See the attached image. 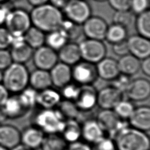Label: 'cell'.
I'll use <instances>...</instances> for the list:
<instances>
[{
    "label": "cell",
    "mask_w": 150,
    "mask_h": 150,
    "mask_svg": "<svg viewBox=\"0 0 150 150\" xmlns=\"http://www.w3.org/2000/svg\"><path fill=\"white\" fill-rule=\"evenodd\" d=\"M96 120L104 133H108L112 139L119 131L127 126L125 120L120 118L113 110H102L98 112Z\"/></svg>",
    "instance_id": "8"
},
{
    "label": "cell",
    "mask_w": 150,
    "mask_h": 150,
    "mask_svg": "<svg viewBox=\"0 0 150 150\" xmlns=\"http://www.w3.org/2000/svg\"><path fill=\"white\" fill-rule=\"evenodd\" d=\"M45 134L38 128L31 125L21 131V144L31 149L40 148Z\"/></svg>",
    "instance_id": "22"
},
{
    "label": "cell",
    "mask_w": 150,
    "mask_h": 150,
    "mask_svg": "<svg viewBox=\"0 0 150 150\" xmlns=\"http://www.w3.org/2000/svg\"><path fill=\"white\" fill-rule=\"evenodd\" d=\"M127 41L129 54L140 60L149 57V39L137 34L131 35L127 38Z\"/></svg>",
    "instance_id": "16"
},
{
    "label": "cell",
    "mask_w": 150,
    "mask_h": 150,
    "mask_svg": "<svg viewBox=\"0 0 150 150\" xmlns=\"http://www.w3.org/2000/svg\"><path fill=\"white\" fill-rule=\"evenodd\" d=\"M131 80V79L129 76L120 73L115 79L112 80V83L111 85L121 91L124 93Z\"/></svg>",
    "instance_id": "43"
},
{
    "label": "cell",
    "mask_w": 150,
    "mask_h": 150,
    "mask_svg": "<svg viewBox=\"0 0 150 150\" xmlns=\"http://www.w3.org/2000/svg\"><path fill=\"white\" fill-rule=\"evenodd\" d=\"M64 35L67 40L73 42L77 39L83 33L81 25L71 22L68 19H63L59 29Z\"/></svg>",
    "instance_id": "32"
},
{
    "label": "cell",
    "mask_w": 150,
    "mask_h": 150,
    "mask_svg": "<svg viewBox=\"0 0 150 150\" xmlns=\"http://www.w3.org/2000/svg\"><path fill=\"white\" fill-rule=\"evenodd\" d=\"M52 5L56 6V8L61 9H63L69 0H49Z\"/></svg>",
    "instance_id": "51"
},
{
    "label": "cell",
    "mask_w": 150,
    "mask_h": 150,
    "mask_svg": "<svg viewBox=\"0 0 150 150\" xmlns=\"http://www.w3.org/2000/svg\"><path fill=\"white\" fill-rule=\"evenodd\" d=\"M135 107L132 101L122 99L117 104L112 110L120 118L128 120Z\"/></svg>",
    "instance_id": "37"
},
{
    "label": "cell",
    "mask_w": 150,
    "mask_h": 150,
    "mask_svg": "<svg viewBox=\"0 0 150 150\" xmlns=\"http://www.w3.org/2000/svg\"><path fill=\"white\" fill-rule=\"evenodd\" d=\"M4 26L13 37L23 36L32 26L30 14L21 8L11 9L6 16Z\"/></svg>",
    "instance_id": "5"
},
{
    "label": "cell",
    "mask_w": 150,
    "mask_h": 150,
    "mask_svg": "<svg viewBox=\"0 0 150 150\" xmlns=\"http://www.w3.org/2000/svg\"><path fill=\"white\" fill-rule=\"evenodd\" d=\"M134 25L138 34L149 39L150 38V11L146 10L135 17Z\"/></svg>",
    "instance_id": "34"
},
{
    "label": "cell",
    "mask_w": 150,
    "mask_h": 150,
    "mask_svg": "<svg viewBox=\"0 0 150 150\" xmlns=\"http://www.w3.org/2000/svg\"><path fill=\"white\" fill-rule=\"evenodd\" d=\"M63 9L67 19L81 25L91 15L90 5L84 0H69Z\"/></svg>",
    "instance_id": "7"
},
{
    "label": "cell",
    "mask_w": 150,
    "mask_h": 150,
    "mask_svg": "<svg viewBox=\"0 0 150 150\" xmlns=\"http://www.w3.org/2000/svg\"><path fill=\"white\" fill-rule=\"evenodd\" d=\"M81 58L84 61L96 64L106 56L107 47L103 40L87 38L79 44Z\"/></svg>",
    "instance_id": "6"
},
{
    "label": "cell",
    "mask_w": 150,
    "mask_h": 150,
    "mask_svg": "<svg viewBox=\"0 0 150 150\" xmlns=\"http://www.w3.org/2000/svg\"><path fill=\"white\" fill-rule=\"evenodd\" d=\"M71 73L72 80L79 86L92 85L98 78L96 64L84 60L73 66Z\"/></svg>",
    "instance_id": "9"
},
{
    "label": "cell",
    "mask_w": 150,
    "mask_h": 150,
    "mask_svg": "<svg viewBox=\"0 0 150 150\" xmlns=\"http://www.w3.org/2000/svg\"><path fill=\"white\" fill-rule=\"evenodd\" d=\"M98 77L104 80L112 81L120 74L117 60L111 57H105L96 64Z\"/></svg>",
    "instance_id": "21"
},
{
    "label": "cell",
    "mask_w": 150,
    "mask_h": 150,
    "mask_svg": "<svg viewBox=\"0 0 150 150\" xmlns=\"http://www.w3.org/2000/svg\"><path fill=\"white\" fill-rule=\"evenodd\" d=\"M104 137V132L96 119L86 120L81 125V137L87 143L94 144Z\"/></svg>",
    "instance_id": "23"
},
{
    "label": "cell",
    "mask_w": 150,
    "mask_h": 150,
    "mask_svg": "<svg viewBox=\"0 0 150 150\" xmlns=\"http://www.w3.org/2000/svg\"><path fill=\"white\" fill-rule=\"evenodd\" d=\"M131 127L146 132L150 128V108L143 105L135 107L132 114L128 118Z\"/></svg>",
    "instance_id": "17"
},
{
    "label": "cell",
    "mask_w": 150,
    "mask_h": 150,
    "mask_svg": "<svg viewBox=\"0 0 150 150\" xmlns=\"http://www.w3.org/2000/svg\"><path fill=\"white\" fill-rule=\"evenodd\" d=\"M7 117L3 111L2 107H0V125L4 124L5 121L7 120Z\"/></svg>",
    "instance_id": "53"
},
{
    "label": "cell",
    "mask_w": 150,
    "mask_h": 150,
    "mask_svg": "<svg viewBox=\"0 0 150 150\" xmlns=\"http://www.w3.org/2000/svg\"><path fill=\"white\" fill-rule=\"evenodd\" d=\"M65 121L56 108H41L33 115L32 125L38 128L45 134H60Z\"/></svg>",
    "instance_id": "4"
},
{
    "label": "cell",
    "mask_w": 150,
    "mask_h": 150,
    "mask_svg": "<svg viewBox=\"0 0 150 150\" xmlns=\"http://www.w3.org/2000/svg\"><path fill=\"white\" fill-rule=\"evenodd\" d=\"M124 93L131 101H144L149 97L150 82L149 80L143 77L132 79Z\"/></svg>",
    "instance_id": "11"
},
{
    "label": "cell",
    "mask_w": 150,
    "mask_h": 150,
    "mask_svg": "<svg viewBox=\"0 0 150 150\" xmlns=\"http://www.w3.org/2000/svg\"><path fill=\"white\" fill-rule=\"evenodd\" d=\"M68 144L60 134H45L40 148L41 150H66Z\"/></svg>",
    "instance_id": "30"
},
{
    "label": "cell",
    "mask_w": 150,
    "mask_h": 150,
    "mask_svg": "<svg viewBox=\"0 0 150 150\" xmlns=\"http://www.w3.org/2000/svg\"><path fill=\"white\" fill-rule=\"evenodd\" d=\"M66 150H91V148L87 143L77 141L69 144Z\"/></svg>",
    "instance_id": "47"
},
{
    "label": "cell",
    "mask_w": 150,
    "mask_h": 150,
    "mask_svg": "<svg viewBox=\"0 0 150 150\" xmlns=\"http://www.w3.org/2000/svg\"><path fill=\"white\" fill-rule=\"evenodd\" d=\"M110 6L115 11H125L130 9L131 0H107Z\"/></svg>",
    "instance_id": "45"
},
{
    "label": "cell",
    "mask_w": 150,
    "mask_h": 150,
    "mask_svg": "<svg viewBox=\"0 0 150 150\" xmlns=\"http://www.w3.org/2000/svg\"><path fill=\"white\" fill-rule=\"evenodd\" d=\"M97 91L93 85L80 86L77 97L74 101L80 112H88L97 105Z\"/></svg>",
    "instance_id": "13"
},
{
    "label": "cell",
    "mask_w": 150,
    "mask_h": 150,
    "mask_svg": "<svg viewBox=\"0 0 150 150\" xmlns=\"http://www.w3.org/2000/svg\"><path fill=\"white\" fill-rule=\"evenodd\" d=\"M120 73L132 76L140 70L141 60L131 54H127L120 57L117 61Z\"/></svg>",
    "instance_id": "27"
},
{
    "label": "cell",
    "mask_w": 150,
    "mask_h": 150,
    "mask_svg": "<svg viewBox=\"0 0 150 150\" xmlns=\"http://www.w3.org/2000/svg\"><path fill=\"white\" fill-rule=\"evenodd\" d=\"M113 140L117 150L149 149V138L147 134L128 125L119 131Z\"/></svg>",
    "instance_id": "2"
},
{
    "label": "cell",
    "mask_w": 150,
    "mask_h": 150,
    "mask_svg": "<svg viewBox=\"0 0 150 150\" xmlns=\"http://www.w3.org/2000/svg\"><path fill=\"white\" fill-rule=\"evenodd\" d=\"M140 69L142 72L147 77L150 76V57H148L141 60L140 63Z\"/></svg>",
    "instance_id": "48"
},
{
    "label": "cell",
    "mask_w": 150,
    "mask_h": 150,
    "mask_svg": "<svg viewBox=\"0 0 150 150\" xmlns=\"http://www.w3.org/2000/svg\"><path fill=\"white\" fill-rule=\"evenodd\" d=\"M10 10L4 5V4H0V26L4 25L6 16Z\"/></svg>",
    "instance_id": "50"
},
{
    "label": "cell",
    "mask_w": 150,
    "mask_h": 150,
    "mask_svg": "<svg viewBox=\"0 0 150 150\" xmlns=\"http://www.w3.org/2000/svg\"><path fill=\"white\" fill-rule=\"evenodd\" d=\"M29 86L38 91L52 86L49 71L36 69L29 74Z\"/></svg>",
    "instance_id": "26"
},
{
    "label": "cell",
    "mask_w": 150,
    "mask_h": 150,
    "mask_svg": "<svg viewBox=\"0 0 150 150\" xmlns=\"http://www.w3.org/2000/svg\"><path fill=\"white\" fill-rule=\"evenodd\" d=\"M67 42L69 41L64 35L58 29L47 33L45 37V44L53 50L57 52Z\"/></svg>",
    "instance_id": "35"
},
{
    "label": "cell",
    "mask_w": 150,
    "mask_h": 150,
    "mask_svg": "<svg viewBox=\"0 0 150 150\" xmlns=\"http://www.w3.org/2000/svg\"><path fill=\"white\" fill-rule=\"evenodd\" d=\"M62 100L60 92L50 87L38 92L36 105L40 108H55Z\"/></svg>",
    "instance_id": "24"
},
{
    "label": "cell",
    "mask_w": 150,
    "mask_h": 150,
    "mask_svg": "<svg viewBox=\"0 0 150 150\" xmlns=\"http://www.w3.org/2000/svg\"><path fill=\"white\" fill-rule=\"evenodd\" d=\"M11 150H33V149L28 148L25 146L24 145H23L21 144H19V145H18L17 146H16L15 148H14L13 149H12Z\"/></svg>",
    "instance_id": "54"
},
{
    "label": "cell",
    "mask_w": 150,
    "mask_h": 150,
    "mask_svg": "<svg viewBox=\"0 0 150 150\" xmlns=\"http://www.w3.org/2000/svg\"><path fill=\"white\" fill-rule=\"evenodd\" d=\"M38 92L31 87L28 86L21 93H18L21 100L29 110L36 105Z\"/></svg>",
    "instance_id": "38"
},
{
    "label": "cell",
    "mask_w": 150,
    "mask_h": 150,
    "mask_svg": "<svg viewBox=\"0 0 150 150\" xmlns=\"http://www.w3.org/2000/svg\"><path fill=\"white\" fill-rule=\"evenodd\" d=\"M112 51L117 56L122 57L129 54V49L127 39L112 45Z\"/></svg>",
    "instance_id": "46"
},
{
    "label": "cell",
    "mask_w": 150,
    "mask_h": 150,
    "mask_svg": "<svg viewBox=\"0 0 150 150\" xmlns=\"http://www.w3.org/2000/svg\"><path fill=\"white\" fill-rule=\"evenodd\" d=\"M36 69L49 71L57 62V52L46 45L35 49L32 57Z\"/></svg>",
    "instance_id": "12"
},
{
    "label": "cell",
    "mask_w": 150,
    "mask_h": 150,
    "mask_svg": "<svg viewBox=\"0 0 150 150\" xmlns=\"http://www.w3.org/2000/svg\"><path fill=\"white\" fill-rule=\"evenodd\" d=\"M29 14L32 25L45 33L58 30L64 19L62 11L50 3L33 7Z\"/></svg>",
    "instance_id": "1"
},
{
    "label": "cell",
    "mask_w": 150,
    "mask_h": 150,
    "mask_svg": "<svg viewBox=\"0 0 150 150\" xmlns=\"http://www.w3.org/2000/svg\"><path fill=\"white\" fill-rule=\"evenodd\" d=\"M28 3L31 5L33 7L43 5L45 4L48 3L49 0H27Z\"/></svg>",
    "instance_id": "52"
},
{
    "label": "cell",
    "mask_w": 150,
    "mask_h": 150,
    "mask_svg": "<svg viewBox=\"0 0 150 150\" xmlns=\"http://www.w3.org/2000/svg\"><path fill=\"white\" fill-rule=\"evenodd\" d=\"M149 0H131L130 10L134 13L138 15L148 10Z\"/></svg>",
    "instance_id": "42"
},
{
    "label": "cell",
    "mask_w": 150,
    "mask_h": 150,
    "mask_svg": "<svg viewBox=\"0 0 150 150\" xmlns=\"http://www.w3.org/2000/svg\"><path fill=\"white\" fill-rule=\"evenodd\" d=\"M60 134L68 144L76 142L81 137V125L77 120H67Z\"/></svg>",
    "instance_id": "28"
},
{
    "label": "cell",
    "mask_w": 150,
    "mask_h": 150,
    "mask_svg": "<svg viewBox=\"0 0 150 150\" xmlns=\"http://www.w3.org/2000/svg\"><path fill=\"white\" fill-rule=\"evenodd\" d=\"M1 107L8 119L19 118L23 116L29 111L21 100L18 94L9 95Z\"/></svg>",
    "instance_id": "20"
},
{
    "label": "cell",
    "mask_w": 150,
    "mask_h": 150,
    "mask_svg": "<svg viewBox=\"0 0 150 150\" xmlns=\"http://www.w3.org/2000/svg\"><path fill=\"white\" fill-rule=\"evenodd\" d=\"M94 1H97V2H104V1H107V0H94Z\"/></svg>",
    "instance_id": "57"
},
{
    "label": "cell",
    "mask_w": 150,
    "mask_h": 150,
    "mask_svg": "<svg viewBox=\"0 0 150 150\" xmlns=\"http://www.w3.org/2000/svg\"><path fill=\"white\" fill-rule=\"evenodd\" d=\"M13 37L4 26H0V49H8L11 47Z\"/></svg>",
    "instance_id": "41"
},
{
    "label": "cell",
    "mask_w": 150,
    "mask_h": 150,
    "mask_svg": "<svg viewBox=\"0 0 150 150\" xmlns=\"http://www.w3.org/2000/svg\"><path fill=\"white\" fill-rule=\"evenodd\" d=\"M8 1L9 0H0V4H3L6 2Z\"/></svg>",
    "instance_id": "56"
},
{
    "label": "cell",
    "mask_w": 150,
    "mask_h": 150,
    "mask_svg": "<svg viewBox=\"0 0 150 150\" xmlns=\"http://www.w3.org/2000/svg\"><path fill=\"white\" fill-rule=\"evenodd\" d=\"M108 25L99 16L91 15L82 25L83 33L88 39L103 40Z\"/></svg>",
    "instance_id": "10"
},
{
    "label": "cell",
    "mask_w": 150,
    "mask_h": 150,
    "mask_svg": "<svg viewBox=\"0 0 150 150\" xmlns=\"http://www.w3.org/2000/svg\"><path fill=\"white\" fill-rule=\"evenodd\" d=\"M29 74L24 64L13 62L2 71V83L9 93L18 94L29 86Z\"/></svg>",
    "instance_id": "3"
},
{
    "label": "cell",
    "mask_w": 150,
    "mask_h": 150,
    "mask_svg": "<svg viewBox=\"0 0 150 150\" xmlns=\"http://www.w3.org/2000/svg\"><path fill=\"white\" fill-rule=\"evenodd\" d=\"M56 108L65 120H77L81 112L73 101L65 99H62Z\"/></svg>",
    "instance_id": "33"
},
{
    "label": "cell",
    "mask_w": 150,
    "mask_h": 150,
    "mask_svg": "<svg viewBox=\"0 0 150 150\" xmlns=\"http://www.w3.org/2000/svg\"><path fill=\"white\" fill-rule=\"evenodd\" d=\"M45 37L44 32L32 25L23 35L25 42L33 50L45 45Z\"/></svg>",
    "instance_id": "29"
},
{
    "label": "cell",
    "mask_w": 150,
    "mask_h": 150,
    "mask_svg": "<svg viewBox=\"0 0 150 150\" xmlns=\"http://www.w3.org/2000/svg\"><path fill=\"white\" fill-rule=\"evenodd\" d=\"M58 59L69 66H74L81 60L79 44L74 42H67L57 52Z\"/></svg>",
    "instance_id": "25"
},
{
    "label": "cell",
    "mask_w": 150,
    "mask_h": 150,
    "mask_svg": "<svg viewBox=\"0 0 150 150\" xmlns=\"http://www.w3.org/2000/svg\"><path fill=\"white\" fill-rule=\"evenodd\" d=\"M0 150H10V149H8V148H5V147L0 145Z\"/></svg>",
    "instance_id": "55"
},
{
    "label": "cell",
    "mask_w": 150,
    "mask_h": 150,
    "mask_svg": "<svg viewBox=\"0 0 150 150\" xmlns=\"http://www.w3.org/2000/svg\"><path fill=\"white\" fill-rule=\"evenodd\" d=\"M13 63L8 49H0V70L4 71Z\"/></svg>",
    "instance_id": "44"
},
{
    "label": "cell",
    "mask_w": 150,
    "mask_h": 150,
    "mask_svg": "<svg viewBox=\"0 0 150 150\" xmlns=\"http://www.w3.org/2000/svg\"><path fill=\"white\" fill-rule=\"evenodd\" d=\"M80 87V86L76 84V83L70 82L66 84L60 88L61 91L60 93L62 98H63V99L65 100L74 101L78 95Z\"/></svg>",
    "instance_id": "39"
},
{
    "label": "cell",
    "mask_w": 150,
    "mask_h": 150,
    "mask_svg": "<svg viewBox=\"0 0 150 150\" xmlns=\"http://www.w3.org/2000/svg\"><path fill=\"white\" fill-rule=\"evenodd\" d=\"M124 93L113 86H108L97 91V105L102 110H112L123 99Z\"/></svg>",
    "instance_id": "14"
},
{
    "label": "cell",
    "mask_w": 150,
    "mask_h": 150,
    "mask_svg": "<svg viewBox=\"0 0 150 150\" xmlns=\"http://www.w3.org/2000/svg\"><path fill=\"white\" fill-rule=\"evenodd\" d=\"M21 144V131L14 125H0V145L11 150Z\"/></svg>",
    "instance_id": "19"
},
{
    "label": "cell",
    "mask_w": 150,
    "mask_h": 150,
    "mask_svg": "<svg viewBox=\"0 0 150 150\" xmlns=\"http://www.w3.org/2000/svg\"><path fill=\"white\" fill-rule=\"evenodd\" d=\"M91 148V150H117L113 139L105 136L93 144Z\"/></svg>",
    "instance_id": "40"
},
{
    "label": "cell",
    "mask_w": 150,
    "mask_h": 150,
    "mask_svg": "<svg viewBox=\"0 0 150 150\" xmlns=\"http://www.w3.org/2000/svg\"><path fill=\"white\" fill-rule=\"evenodd\" d=\"M10 48L13 62L24 64L32 58L34 50L25 42L23 36L13 37Z\"/></svg>",
    "instance_id": "15"
},
{
    "label": "cell",
    "mask_w": 150,
    "mask_h": 150,
    "mask_svg": "<svg viewBox=\"0 0 150 150\" xmlns=\"http://www.w3.org/2000/svg\"><path fill=\"white\" fill-rule=\"evenodd\" d=\"M127 29L113 23L108 26L104 39L113 45L127 39Z\"/></svg>",
    "instance_id": "31"
},
{
    "label": "cell",
    "mask_w": 150,
    "mask_h": 150,
    "mask_svg": "<svg viewBox=\"0 0 150 150\" xmlns=\"http://www.w3.org/2000/svg\"><path fill=\"white\" fill-rule=\"evenodd\" d=\"M52 84L57 88H62L72 80L71 68L61 62H57L50 70Z\"/></svg>",
    "instance_id": "18"
},
{
    "label": "cell",
    "mask_w": 150,
    "mask_h": 150,
    "mask_svg": "<svg viewBox=\"0 0 150 150\" xmlns=\"http://www.w3.org/2000/svg\"><path fill=\"white\" fill-rule=\"evenodd\" d=\"M9 96V92L5 87L0 83V107H1Z\"/></svg>",
    "instance_id": "49"
},
{
    "label": "cell",
    "mask_w": 150,
    "mask_h": 150,
    "mask_svg": "<svg viewBox=\"0 0 150 150\" xmlns=\"http://www.w3.org/2000/svg\"><path fill=\"white\" fill-rule=\"evenodd\" d=\"M135 14L130 10L115 11L112 16L113 23L120 25L126 29L134 23Z\"/></svg>",
    "instance_id": "36"
}]
</instances>
